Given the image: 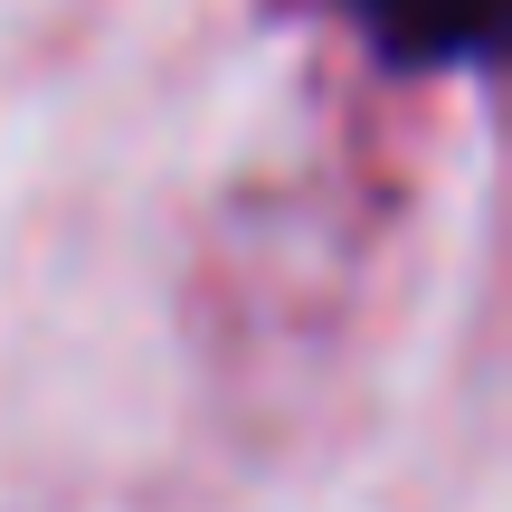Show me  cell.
<instances>
[{
    "mask_svg": "<svg viewBox=\"0 0 512 512\" xmlns=\"http://www.w3.org/2000/svg\"><path fill=\"white\" fill-rule=\"evenodd\" d=\"M361 19L399 67H456V57L494 48L503 0H361Z\"/></svg>",
    "mask_w": 512,
    "mask_h": 512,
    "instance_id": "obj_1",
    "label": "cell"
}]
</instances>
